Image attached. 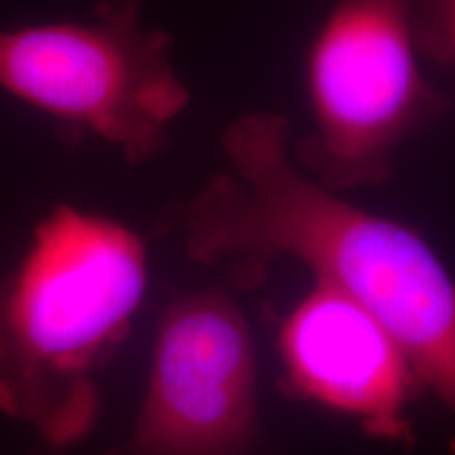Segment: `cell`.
<instances>
[{
    "mask_svg": "<svg viewBox=\"0 0 455 455\" xmlns=\"http://www.w3.org/2000/svg\"><path fill=\"white\" fill-rule=\"evenodd\" d=\"M283 114L238 116L224 133L230 169L190 201L171 204L158 230L188 258L258 278L291 258L316 283L348 295L388 329L415 379L455 418V281L411 228L356 207L291 161Z\"/></svg>",
    "mask_w": 455,
    "mask_h": 455,
    "instance_id": "6da1fadb",
    "label": "cell"
},
{
    "mask_svg": "<svg viewBox=\"0 0 455 455\" xmlns=\"http://www.w3.org/2000/svg\"><path fill=\"white\" fill-rule=\"evenodd\" d=\"M146 244L106 215L57 204L0 276V413L51 447L98 422V375L140 310Z\"/></svg>",
    "mask_w": 455,
    "mask_h": 455,
    "instance_id": "7a4b0ae2",
    "label": "cell"
},
{
    "mask_svg": "<svg viewBox=\"0 0 455 455\" xmlns=\"http://www.w3.org/2000/svg\"><path fill=\"white\" fill-rule=\"evenodd\" d=\"M171 36L144 26L140 0H100L83 20L0 30V91L51 118L66 140L98 138L150 161L190 104Z\"/></svg>",
    "mask_w": 455,
    "mask_h": 455,
    "instance_id": "3957f363",
    "label": "cell"
},
{
    "mask_svg": "<svg viewBox=\"0 0 455 455\" xmlns=\"http://www.w3.org/2000/svg\"><path fill=\"white\" fill-rule=\"evenodd\" d=\"M312 131L295 156L329 190L379 186L435 100L418 64L415 0H331L306 57Z\"/></svg>",
    "mask_w": 455,
    "mask_h": 455,
    "instance_id": "277c9868",
    "label": "cell"
},
{
    "mask_svg": "<svg viewBox=\"0 0 455 455\" xmlns=\"http://www.w3.org/2000/svg\"><path fill=\"white\" fill-rule=\"evenodd\" d=\"M255 355L228 295L171 301L129 441L106 455H244L258 430Z\"/></svg>",
    "mask_w": 455,
    "mask_h": 455,
    "instance_id": "5b68a950",
    "label": "cell"
},
{
    "mask_svg": "<svg viewBox=\"0 0 455 455\" xmlns=\"http://www.w3.org/2000/svg\"><path fill=\"white\" fill-rule=\"evenodd\" d=\"M281 348L299 392L352 415L379 439H407L413 369L401 344L367 308L316 283L284 323Z\"/></svg>",
    "mask_w": 455,
    "mask_h": 455,
    "instance_id": "8992f818",
    "label": "cell"
},
{
    "mask_svg": "<svg viewBox=\"0 0 455 455\" xmlns=\"http://www.w3.org/2000/svg\"><path fill=\"white\" fill-rule=\"evenodd\" d=\"M415 28L418 41L455 60V0H415Z\"/></svg>",
    "mask_w": 455,
    "mask_h": 455,
    "instance_id": "52a82bcc",
    "label": "cell"
}]
</instances>
